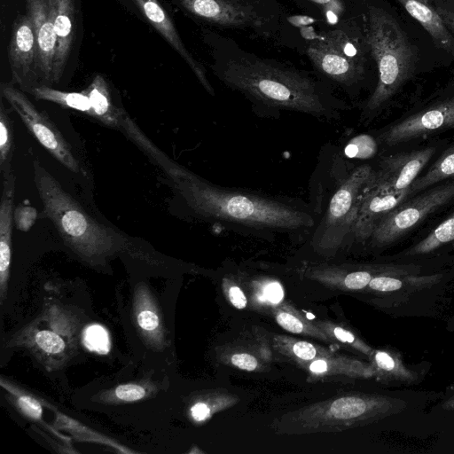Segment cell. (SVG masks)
<instances>
[{
  "mask_svg": "<svg viewBox=\"0 0 454 454\" xmlns=\"http://www.w3.org/2000/svg\"><path fill=\"white\" fill-rule=\"evenodd\" d=\"M190 13L224 27L260 28L266 22L255 7L240 0H179Z\"/></svg>",
  "mask_w": 454,
  "mask_h": 454,
  "instance_id": "13",
  "label": "cell"
},
{
  "mask_svg": "<svg viewBox=\"0 0 454 454\" xmlns=\"http://www.w3.org/2000/svg\"><path fill=\"white\" fill-rule=\"evenodd\" d=\"M90 98L91 117L99 120L106 126L120 129L123 111L112 102L108 86L104 77L98 74L91 83L82 90Z\"/></svg>",
  "mask_w": 454,
  "mask_h": 454,
  "instance_id": "24",
  "label": "cell"
},
{
  "mask_svg": "<svg viewBox=\"0 0 454 454\" xmlns=\"http://www.w3.org/2000/svg\"><path fill=\"white\" fill-rule=\"evenodd\" d=\"M369 359L374 376L383 383L413 385L419 382V375L405 364L395 349H373Z\"/></svg>",
  "mask_w": 454,
  "mask_h": 454,
  "instance_id": "21",
  "label": "cell"
},
{
  "mask_svg": "<svg viewBox=\"0 0 454 454\" xmlns=\"http://www.w3.org/2000/svg\"><path fill=\"white\" fill-rule=\"evenodd\" d=\"M132 313L137 330L145 344L154 351L165 349L168 340L162 314L145 283H139L134 290Z\"/></svg>",
  "mask_w": 454,
  "mask_h": 454,
  "instance_id": "16",
  "label": "cell"
},
{
  "mask_svg": "<svg viewBox=\"0 0 454 454\" xmlns=\"http://www.w3.org/2000/svg\"><path fill=\"white\" fill-rule=\"evenodd\" d=\"M197 214L257 230L294 231L313 225L306 212L285 202L231 190L201 178L166 155L157 162Z\"/></svg>",
  "mask_w": 454,
  "mask_h": 454,
  "instance_id": "1",
  "label": "cell"
},
{
  "mask_svg": "<svg viewBox=\"0 0 454 454\" xmlns=\"http://www.w3.org/2000/svg\"><path fill=\"white\" fill-rule=\"evenodd\" d=\"M451 127H454V97L393 124L380 136V139L393 146Z\"/></svg>",
  "mask_w": 454,
  "mask_h": 454,
  "instance_id": "11",
  "label": "cell"
},
{
  "mask_svg": "<svg viewBox=\"0 0 454 454\" xmlns=\"http://www.w3.org/2000/svg\"><path fill=\"white\" fill-rule=\"evenodd\" d=\"M220 403L216 400L208 397L200 396L193 399L188 409V415L192 420L197 423L204 422L216 411L217 405Z\"/></svg>",
  "mask_w": 454,
  "mask_h": 454,
  "instance_id": "36",
  "label": "cell"
},
{
  "mask_svg": "<svg viewBox=\"0 0 454 454\" xmlns=\"http://www.w3.org/2000/svg\"><path fill=\"white\" fill-rule=\"evenodd\" d=\"M262 298L267 301L278 304L284 298V290L278 282H269L262 286Z\"/></svg>",
  "mask_w": 454,
  "mask_h": 454,
  "instance_id": "41",
  "label": "cell"
},
{
  "mask_svg": "<svg viewBox=\"0 0 454 454\" xmlns=\"http://www.w3.org/2000/svg\"><path fill=\"white\" fill-rule=\"evenodd\" d=\"M34 176L43 206L42 215L51 221L64 243L84 262L105 265L121 252L142 257L143 251L90 215L38 161H34Z\"/></svg>",
  "mask_w": 454,
  "mask_h": 454,
  "instance_id": "3",
  "label": "cell"
},
{
  "mask_svg": "<svg viewBox=\"0 0 454 454\" xmlns=\"http://www.w3.org/2000/svg\"><path fill=\"white\" fill-rule=\"evenodd\" d=\"M429 6L435 11L451 34H454V0H429Z\"/></svg>",
  "mask_w": 454,
  "mask_h": 454,
  "instance_id": "37",
  "label": "cell"
},
{
  "mask_svg": "<svg viewBox=\"0 0 454 454\" xmlns=\"http://www.w3.org/2000/svg\"><path fill=\"white\" fill-rule=\"evenodd\" d=\"M454 176V145L447 149L427 172L411 184V194L421 192L436 183Z\"/></svg>",
  "mask_w": 454,
  "mask_h": 454,
  "instance_id": "28",
  "label": "cell"
},
{
  "mask_svg": "<svg viewBox=\"0 0 454 454\" xmlns=\"http://www.w3.org/2000/svg\"><path fill=\"white\" fill-rule=\"evenodd\" d=\"M318 7L326 15L332 23L338 20L339 17L344 12L345 6L341 0H309Z\"/></svg>",
  "mask_w": 454,
  "mask_h": 454,
  "instance_id": "39",
  "label": "cell"
},
{
  "mask_svg": "<svg viewBox=\"0 0 454 454\" xmlns=\"http://www.w3.org/2000/svg\"><path fill=\"white\" fill-rule=\"evenodd\" d=\"M26 10L35 30L42 85L49 86L54 83L53 71L58 43L52 2L51 0H26Z\"/></svg>",
  "mask_w": 454,
  "mask_h": 454,
  "instance_id": "14",
  "label": "cell"
},
{
  "mask_svg": "<svg viewBox=\"0 0 454 454\" xmlns=\"http://www.w3.org/2000/svg\"><path fill=\"white\" fill-rule=\"evenodd\" d=\"M441 274L419 275V273L381 274L374 277L368 288L391 299V304H400L416 292L438 283Z\"/></svg>",
  "mask_w": 454,
  "mask_h": 454,
  "instance_id": "18",
  "label": "cell"
},
{
  "mask_svg": "<svg viewBox=\"0 0 454 454\" xmlns=\"http://www.w3.org/2000/svg\"><path fill=\"white\" fill-rule=\"evenodd\" d=\"M334 362L328 361L325 358H317L310 363L309 370L316 374H325L343 372L345 374L358 378H371L374 376V371L372 364L361 363L356 365L334 366Z\"/></svg>",
  "mask_w": 454,
  "mask_h": 454,
  "instance_id": "31",
  "label": "cell"
},
{
  "mask_svg": "<svg viewBox=\"0 0 454 454\" xmlns=\"http://www.w3.org/2000/svg\"><path fill=\"white\" fill-rule=\"evenodd\" d=\"M229 300L239 309L247 306V298L242 290L237 286H231L228 290Z\"/></svg>",
  "mask_w": 454,
  "mask_h": 454,
  "instance_id": "43",
  "label": "cell"
},
{
  "mask_svg": "<svg viewBox=\"0 0 454 454\" xmlns=\"http://www.w3.org/2000/svg\"><path fill=\"white\" fill-rule=\"evenodd\" d=\"M15 176L13 173L3 177L0 206V301L7 294L12 257V232L14 209Z\"/></svg>",
  "mask_w": 454,
  "mask_h": 454,
  "instance_id": "19",
  "label": "cell"
},
{
  "mask_svg": "<svg viewBox=\"0 0 454 454\" xmlns=\"http://www.w3.org/2000/svg\"><path fill=\"white\" fill-rule=\"evenodd\" d=\"M365 37L379 74L364 107V114L369 115L382 107L411 76L416 52L399 23L379 7L368 9Z\"/></svg>",
  "mask_w": 454,
  "mask_h": 454,
  "instance_id": "4",
  "label": "cell"
},
{
  "mask_svg": "<svg viewBox=\"0 0 454 454\" xmlns=\"http://www.w3.org/2000/svg\"><path fill=\"white\" fill-rule=\"evenodd\" d=\"M231 363L240 370L254 371L258 367L257 359L247 353H236L231 357Z\"/></svg>",
  "mask_w": 454,
  "mask_h": 454,
  "instance_id": "42",
  "label": "cell"
},
{
  "mask_svg": "<svg viewBox=\"0 0 454 454\" xmlns=\"http://www.w3.org/2000/svg\"><path fill=\"white\" fill-rule=\"evenodd\" d=\"M37 217L36 209L30 206L19 205L13 215L14 223L19 231H27Z\"/></svg>",
  "mask_w": 454,
  "mask_h": 454,
  "instance_id": "38",
  "label": "cell"
},
{
  "mask_svg": "<svg viewBox=\"0 0 454 454\" xmlns=\"http://www.w3.org/2000/svg\"><path fill=\"white\" fill-rule=\"evenodd\" d=\"M291 349L296 357L304 361L313 360L318 355L317 348L310 342L304 340L294 342Z\"/></svg>",
  "mask_w": 454,
  "mask_h": 454,
  "instance_id": "40",
  "label": "cell"
},
{
  "mask_svg": "<svg viewBox=\"0 0 454 454\" xmlns=\"http://www.w3.org/2000/svg\"><path fill=\"white\" fill-rule=\"evenodd\" d=\"M452 240H454V213L425 239L408 249L404 254L412 256L428 254Z\"/></svg>",
  "mask_w": 454,
  "mask_h": 454,
  "instance_id": "29",
  "label": "cell"
},
{
  "mask_svg": "<svg viewBox=\"0 0 454 454\" xmlns=\"http://www.w3.org/2000/svg\"><path fill=\"white\" fill-rule=\"evenodd\" d=\"M147 21L160 33L169 45L185 60L206 90L214 95L203 66L194 59L181 40L176 28L158 0H133Z\"/></svg>",
  "mask_w": 454,
  "mask_h": 454,
  "instance_id": "17",
  "label": "cell"
},
{
  "mask_svg": "<svg viewBox=\"0 0 454 454\" xmlns=\"http://www.w3.org/2000/svg\"><path fill=\"white\" fill-rule=\"evenodd\" d=\"M318 326L322 328L323 332L331 333V334L340 341L348 344L368 357L371 356L373 348L356 337L352 332L340 326L326 323H319Z\"/></svg>",
  "mask_w": 454,
  "mask_h": 454,
  "instance_id": "35",
  "label": "cell"
},
{
  "mask_svg": "<svg viewBox=\"0 0 454 454\" xmlns=\"http://www.w3.org/2000/svg\"><path fill=\"white\" fill-rule=\"evenodd\" d=\"M454 199V182L433 187L409 201H403L387 214L371 236L373 245H390Z\"/></svg>",
  "mask_w": 454,
  "mask_h": 454,
  "instance_id": "7",
  "label": "cell"
},
{
  "mask_svg": "<svg viewBox=\"0 0 454 454\" xmlns=\"http://www.w3.org/2000/svg\"><path fill=\"white\" fill-rule=\"evenodd\" d=\"M375 171L370 165L356 168L333 195L322 224L317 229V245L324 249L340 246L351 231L363 192Z\"/></svg>",
  "mask_w": 454,
  "mask_h": 454,
  "instance_id": "6",
  "label": "cell"
},
{
  "mask_svg": "<svg viewBox=\"0 0 454 454\" xmlns=\"http://www.w3.org/2000/svg\"><path fill=\"white\" fill-rule=\"evenodd\" d=\"M434 152V147H427L384 157L375 171L373 182L396 192L410 189Z\"/></svg>",
  "mask_w": 454,
  "mask_h": 454,
  "instance_id": "15",
  "label": "cell"
},
{
  "mask_svg": "<svg viewBox=\"0 0 454 454\" xmlns=\"http://www.w3.org/2000/svg\"><path fill=\"white\" fill-rule=\"evenodd\" d=\"M53 21L57 35V52L54 63L53 81L59 82L73 45L74 37V0H51Z\"/></svg>",
  "mask_w": 454,
  "mask_h": 454,
  "instance_id": "20",
  "label": "cell"
},
{
  "mask_svg": "<svg viewBox=\"0 0 454 454\" xmlns=\"http://www.w3.org/2000/svg\"><path fill=\"white\" fill-rule=\"evenodd\" d=\"M217 74L228 87L266 107L316 117L338 116L340 103L312 78L274 61L251 55L232 57L220 64Z\"/></svg>",
  "mask_w": 454,
  "mask_h": 454,
  "instance_id": "2",
  "label": "cell"
},
{
  "mask_svg": "<svg viewBox=\"0 0 454 454\" xmlns=\"http://www.w3.org/2000/svg\"><path fill=\"white\" fill-rule=\"evenodd\" d=\"M410 194L411 189L396 192L375 184L372 178L362 194L350 232L361 241L370 239L380 221Z\"/></svg>",
  "mask_w": 454,
  "mask_h": 454,
  "instance_id": "12",
  "label": "cell"
},
{
  "mask_svg": "<svg viewBox=\"0 0 454 454\" xmlns=\"http://www.w3.org/2000/svg\"><path fill=\"white\" fill-rule=\"evenodd\" d=\"M81 338L82 344L90 351L106 355L111 349L110 335L101 325H88L82 329Z\"/></svg>",
  "mask_w": 454,
  "mask_h": 454,
  "instance_id": "32",
  "label": "cell"
},
{
  "mask_svg": "<svg viewBox=\"0 0 454 454\" xmlns=\"http://www.w3.org/2000/svg\"><path fill=\"white\" fill-rule=\"evenodd\" d=\"M426 4H427L429 6V0H419Z\"/></svg>",
  "mask_w": 454,
  "mask_h": 454,
  "instance_id": "45",
  "label": "cell"
},
{
  "mask_svg": "<svg viewBox=\"0 0 454 454\" xmlns=\"http://www.w3.org/2000/svg\"><path fill=\"white\" fill-rule=\"evenodd\" d=\"M6 345L26 348L49 372L63 368L77 348L37 319L15 333Z\"/></svg>",
  "mask_w": 454,
  "mask_h": 454,
  "instance_id": "10",
  "label": "cell"
},
{
  "mask_svg": "<svg viewBox=\"0 0 454 454\" xmlns=\"http://www.w3.org/2000/svg\"><path fill=\"white\" fill-rule=\"evenodd\" d=\"M364 42L343 30H332L309 43L307 53L314 66L329 79L342 84L356 82L364 73Z\"/></svg>",
  "mask_w": 454,
  "mask_h": 454,
  "instance_id": "5",
  "label": "cell"
},
{
  "mask_svg": "<svg viewBox=\"0 0 454 454\" xmlns=\"http://www.w3.org/2000/svg\"><path fill=\"white\" fill-rule=\"evenodd\" d=\"M13 129L9 112L3 102L0 106V170L2 176L12 173V159L13 155Z\"/></svg>",
  "mask_w": 454,
  "mask_h": 454,
  "instance_id": "30",
  "label": "cell"
},
{
  "mask_svg": "<svg viewBox=\"0 0 454 454\" xmlns=\"http://www.w3.org/2000/svg\"><path fill=\"white\" fill-rule=\"evenodd\" d=\"M377 143L369 135H359L353 137L344 149L345 154L352 159L366 160L377 153Z\"/></svg>",
  "mask_w": 454,
  "mask_h": 454,
  "instance_id": "34",
  "label": "cell"
},
{
  "mask_svg": "<svg viewBox=\"0 0 454 454\" xmlns=\"http://www.w3.org/2000/svg\"><path fill=\"white\" fill-rule=\"evenodd\" d=\"M276 321L283 329L292 333L309 334L321 340H327V337L319 329L309 325L297 316L288 312L280 310L276 314Z\"/></svg>",
  "mask_w": 454,
  "mask_h": 454,
  "instance_id": "33",
  "label": "cell"
},
{
  "mask_svg": "<svg viewBox=\"0 0 454 454\" xmlns=\"http://www.w3.org/2000/svg\"><path fill=\"white\" fill-rule=\"evenodd\" d=\"M1 386L7 392V396L11 403L27 418L43 426L46 430L50 431L55 437L62 441L69 442L70 438L59 433L57 429L51 427L45 422L43 417L42 401L25 390L11 384L1 378Z\"/></svg>",
  "mask_w": 454,
  "mask_h": 454,
  "instance_id": "26",
  "label": "cell"
},
{
  "mask_svg": "<svg viewBox=\"0 0 454 454\" xmlns=\"http://www.w3.org/2000/svg\"><path fill=\"white\" fill-rule=\"evenodd\" d=\"M431 36L440 49L454 56V36L435 11L419 0H396Z\"/></svg>",
  "mask_w": 454,
  "mask_h": 454,
  "instance_id": "22",
  "label": "cell"
},
{
  "mask_svg": "<svg viewBox=\"0 0 454 454\" xmlns=\"http://www.w3.org/2000/svg\"><path fill=\"white\" fill-rule=\"evenodd\" d=\"M442 408L449 411H454V395L442 403Z\"/></svg>",
  "mask_w": 454,
  "mask_h": 454,
  "instance_id": "44",
  "label": "cell"
},
{
  "mask_svg": "<svg viewBox=\"0 0 454 454\" xmlns=\"http://www.w3.org/2000/svg\"><path fill=\"white\" fill-rule=\"evenodd\" d=\"M158 382L150 378L120 384L95 395L91 400L104 404H124L154 396L159 392Z\"/></svg>",
  "mask_w": 454,
  "mask_h": 454,
  "instance_id": "25",
  "label": "cell"
},
{
  "mask_svg": "<svg viewBox=\"0 0 454 454\" xmlns=\"http://www.w3.org/2000/svg\"><path fill=\"white\" fill-rule=\"evenodd\" d=\"M36 319L77 348L82 319L70 307L55 301H45L43 309Z\"/></svg>",
  "mask_w": 454,
  "mask_h": 454,
  "instance_id": "23",
  "label": "cell"
},
{
  "mask_svg": "<svg viewBox=\"0 0 454 454\" xmlns=\"http://www.w3.org/2000/svg\"><path fill=\"white\" fill-rule=\"evenodd\" d=\"M1 95L20 116L29 132L55 159L75 174L82 171L69 144L56 125L35 106L23 91L11 84L2 83Z\"/></svg>",
  "mask_w": 454,
  "mask_h": 454,
  "instance_id": "8",
  "label": "cell"
},
{
  "mask_svg": "<svg viewBox=\"0 0 454 454\" xmlns=\"http://www.w3.org/2000/svg\"><path fill=\"white\" fill-rule=\"evenodd\" d=\"M12 82L23 91L41 85L38 51L32 20L26 14L19 17L12 27L8 50Z\"/></svg>",
  "mask_w": 454,
  "mask_h": 454,
  "instance_id": "9",
  "label": "cell"
},
{
  "mask_svg": "<svg viewBox=\"0 0 454 454\" xmlns=\"http://www.w3.org/2000/svg\"><path fill=\"white\" fill-rule=\"evenodd\" d=\"M30 94L37 99L51 101L91 116V104L89 97L83 91L67 92L52 89L47 85H40L34 88Z\"/></svg>",
  "mask_w": 454,
  "mask_h": 454,
  "instance_id": "27",
  "label": "cell"
}]
</instances>
